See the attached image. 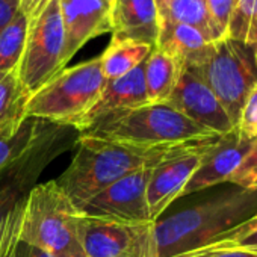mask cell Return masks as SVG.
I'll return each mask as SVG.
<instances>
[{"label": "cell", "mask_w": 257, "mask_h": 257, "mask_svg": "<svg viewBox=\"0 0 257 257\" xmlns=\"http://www.w3.org/2000/svg\"><path fill=\"white\" fill-rule=\"evenodd\" d=\"M100 58L64 68L28 101V118L44 119L77 128L98 101L106 85Z\"/></svg>", "instance_id": "cell-6"}, {"label": "cell", "mask_w": 257, "mask_h": 257, "mask_svg": "<svg viewBox=\"0 0 257 257\" xmlns=\"http://www.w3.org/2000/svg\"><path fill=\"white\" fill-rule=\"evenodd\" d=\"M104 2H106V4H109V5H112V2H113V0H104Z\"/></svg>", "instance_id": "cell-35"}, {"label": "cell", "mask_w": 257, "mask_h": 257, "mask_svg": "<svg viewBox=\"0 0 257 257\" xmlns=\"http://www.w3.org/2000/svg\"><path fill=\"white\" fill-rule=\"evenodd\" d=\"M79 210L56 180L37 185L26 201L20 242L53 257H86L77 231Z\"/></svg>", "instance_id": "cell-3"}, {"label": "cell", "mask_w": 257, "mask_h": 257, "mask_svg": "<svg viewBox=\"0 0 257 257\" xmlns=\"http://www.w3.org/2000/svg\"><path fill=\"white\" fill-rule=\"evenodd\" d=\"M65 32V62L91 40L110 34V5L104 0H58Z\"/></svg>", "instance_id": "cell-14"}, {"label": "cell", "mask_w": 257, "mask_h": 257, "mask_svg": "<svg viewBox=\"0 0 257 257\" xmlns=\"http://www.w3.org/2000/svg\"><path fill=\"white\" fill-rule=\"evenodd\" d=\"M113 40L137 41L156 47L159 13L156 0H113L110 5Z\"/></svg>", "instance_id": "cell-16"}, {"label": "cell", "mask_w": 257, "mask_h": 257, "mask_svg": "<svg viewBox=\"0 0 257 257\" xmlns=\"http://www.w3.org/2000/svg\"><path fill=\"white\" fill-rule=\"evenodd\" d=\"M216 137L179 144L153 168L147 186V203L153 222L173 201L180 198L182 191L198 170L207 147Z\"/></svg>", "instance_id": "cell-10"}, {"label": "cell", "mask_w": 257, "mask_h": 257, "mask_svg": "<svg viewBox=\"0 0 257 257\" xmlns=\"http://www.w3.org/2000/svg\"><path fill=\"white\" fill-rule=\"evenodd\" d=\"M233 2L234 0H206L210 20L222 38L227 37V28L233 10Z\"/></svg>", "instance_id": "cell-28"}, {"label": "cell", "mask_w": 257, "mask_h": 257, "mask_svg": "<svg viewBox=\"0 0 257 257\" xmlns=\"http://www.w3.org/2000/svg\"><path fill=\"white\" fill-rule=\"evenodd\" d=\"M82 135L143 147L177 146L216 137L167 103H149L119 113Z\"/></svg>", "instance_id": "cell-4"}, {"label": "cell", "mask_w": 257, "mask_h": 257, "mask_svg": "<svg viewBox=\"0 0 257 257\" xmlns=\"http://www.w3.org/2000/svg\"><path fill=\"white\" fill-rule=\"evenodd\" d=\"M77 231L86 257H159L155 222L131 224L79 213Z\"/></svg>", "instance_id": "cell-9"}, {"label": "cell", "mask_w": 257, "mask_h": 257, "mask_svg": "<svg viewBox=\"0 0 257 257\" xmlns=\"http://www.w3.org/2000/svg\"><path fill=\"white\" fill-rule=\"evenodd\" d=\"M146 104H149V98L146 91L144 64H143L137 67L134 71L127 73L118 79L107 80L98 101L83 116L76 131L77 134L88 132L100 122L112 116L134 110Z\"/></svg>", "instance_id": "cell-15"}, {"label": "cell", "mask_w": 257, "mask_h": 257, "mask_svg": "<svg viewBox=\"0 0 257 257\" xmlns=\"http://www.w3.org/2000/svg\"><path fill=\"white\" fill-rule=\"evenodd\" d=\"M174 147H143L79 134L71 162L56 183L80 210L89 198L124 176L161 162Z\"/></svg>", "instance_id": "cell-1"}, {"label": "cell", "mask_w": 257, "mask_h": 257, "mask_svg": "<svg viewBox=\"0 0 257 257\" xmlns=\"http://www.w3.org/2000/svg\"><path fill=\"white\" fill-rule=\"evenodd\" d=\"M227 37L240 43L257 44V0H234Z\"/></svg>", "instance_id": "cell-23"}, {"label": "cell", "mask_w": 257, "mask_h": 257, "mask_svg": "<svg viewBox=\"0 0 257 257\" xmlns=\"http://www.w3.org/2000/svg\"><path fill=\"white\" fill-rule=\"evenodd\" d=\"M20 0H0V32L14 19L19 11Z\"/></svg>", "instance_id": "cell-31"}, {"label": "cell", "mask_w": 257, "mask_h": 257, "mask_svg": "<svg viewBox=\"0 0 257 257\" xmlns=\"http://www.w3.org/2000/svg\"><path fill=\"white\" fill-rule=\"evenodd\" d=\"M29 98L17 71H0V138L13 137L28 119Z\"/></svg>", "instance_id": "cell-18"}, {"label": "cell", "mask_w": 257, "mask_h": 257, "mask_svg": "<svg viewBox=\"0 0 257 257\" xmlns=\"http://www.w3.org/2000/svg\"><path fill=\"white\" fill-rule=\"evenodd\" d=\"M167 2V0H156V5L159 7V5H162V4H165Z\"/></svg>", "instance_id": "cell-34"}, {"label": "cell", "mask_w": 257, "mask_h": 257, "mask_svg": "<svg viewBox=\"0 0 257 257\" xmlns=\"http://www.w3.org/2000/svg\"><path fill=\"white\" fill-rule=\"evenodd\" d=\"M155 47L137 41L113 40L110 38L109 46L98 56L100 67L106 80L118 79L127 73L134 71L143 65Z\"/></svg>", "instance_id": "cell-20"}, {"label": "cell", "mask_w": 257, "mask_h": 257, "mask_svg": "<svg viewBox=\"0 0 257 257\" xmlns=\"http://www.w3.org/2000/svg\"><path fill=\"white\" fill-rule=\"evenodd\" d=\"M29 32V22L19 10L0 32V71H17Z\"/></svg>", "instance_id": "cell-22"}, {"label": "cell", "mask_w": 257, "mask_h": 257, "mask_svg": "<svg viewBox=\"0 0 257 257\" xmlns=\"http://www.w3.org/2000/svg\"><path fill=\"white\" fill-rule=\"evenodd\" d=\"M65 65V32L59 2L52 0L41 16L29 25L17 74L25 89L32 95Z\"/></svg>", "instance_id": "cell-8"}, {"label": "cell", "mask_w": 257, "mask_h": 257, "mask_svg": "<svg viewBox=\"0 0 257 257\" xmlns=\"http://www.w3.org/2000/svg\"><path fill=\"white\" fill-rule=\"evenodd\" d=\"M77 131L40 119L37 134L26 150L0 173V234L7 219L23 210L43 171L62 153L76 146Z\"/></svg>", "instance_id": "cell-5"}, {"label": "cell", "mask_w": 257, "mask_h": 257, "mask_svg": "<svg viewBox=\"0 0 257 257\" xmlns=\"http://www.w3.org/2000/svg\"><path fill=\"white\" fill-rule=\"evenodd\" d=\"M183 67L170 55L153 49L144 62V80L149 103H165L173 94Z\"/></svg>", "instance_id": "cell-19"}, {"label": "cell", "mask_w": 257, "mask_h": 257, "mask_svg": "<svg viewBox=\"0 0 257 257\" xmlns=\"http://www.w3.org/2000/svg\"><path fill=\"white\" fill-rule=\"evenodd\" d=\"M17 257H53V255L46 252L44 249H40L37 246L20 242L19 248H17Z\"/></svg>", "instance_id": "cell-32"}, {"label": "cell", "mask_w": 257, "mask_h": 257, "mask_svg": "<svg viewBox=\"0 0 257 257\" xmlns=\"http://www.w3.org/2000/svg\"><path fill=\"white\" fill-rule=\"evenodd\" d=\"M257 213V191L233 189L155 222L159 257H174L216 240Z\"/></svg>", "instance_id": "cell-2"}, {"label": "cell", "mask_w": 257, "mask_h": 257, "mask_svg": "<svg viewBox=\"0 0 257 257\" xmlns=\"http://www.w3.org/2000/svg\"><path fill=\"white\" fill-rule=\"evenodd\" d=\"M213 44L194 28L159 19L155 49L174 58L182 67H200L209 58Z\"/></svg>", "instance_id": "cell-17"}, {"label": "cell", "mask_w": 257, "mask_h": 257, "mask_svg": "<svg viewBox=\"0 0 257 257\" xmlns=\"http://www.w3.org/2000/svg\"><path fill=\"white\" fill-rule=\"evenodd\" d=\"M228 183H233L239 189L257 191V140L254 141L252 149L245 156L237 170L228 177Z\"/></svg>", "instance_id": "cell-25"}, {"label": "cell", "mask_w": 257, "mask_h": 257, "mask_svg": "<svg viewBox=\"0 0 257 257\" xmlns=\"http://www.w3.org/2000/svg\"><path fill=\"white\" fill-rule=\"evenodd\" d=\"M174 257H257L255 251H245V249H227V248H212V246H201Z\"/></svg>", "instance_id": "cell-29"}, {"label": "cell", "mask_w": 257, "mask_h": 257, "mask_svg": "<svg viewBox=\"0 0 257 257\" xmlns=\"http://www.w3.org/2000/svg\"><path fill=\"white\" fill-rule=\"evenodd\" d=\"M158 13L162 20L197 29L210 43L222 40L210 20L206 0H167L165 4L158 7Z\"/></svg>", "instance_id": "cell-21"}, {"label": "cell", "mask_w": 257, "mask_h": 257, "mask_svg": "<svg viewBox=\"0 0 257 257\" xmlns=\"http://www.w3.org/2000/svg\"><path fill=\"white\" fill-rule=\"evenodd\" d=\"M236 128L243 135L257 140V83L243 103Z\"/></svg>", "instance_id": "cell-27"}, {"label": "cell", "mask_w": 257, "mask_h": 257, "mask_svg": "<svg viewBox=\"0 0 257 257\" xmlns=\"http://www.w3.org/2000/svg\"><path fill=\"white\" fill-rule=\"evenodd\" d=\"M257 227V213H254L249 219H246L245 222H242V224H239L237 227H234L231 231H228V233H245V231H249V230H252V228H255Z\"/></svg>", "instance_id": "cell-33"}, {"label": "cell", "mask_w": 257, "mask_h": 257, "mask_svg": "<svg viewBox=\"0 0 257 257\" xmlns=\"http://www.w3.org/2000/svg\"><path fill=\"white\" fill-rule=\"evenodd\" d=\"M158 164L143 167L116 180L115 183L89 198L80 207L79 213L89 218L118 222H153L147 203V186L152 171Z\"/></svg>", "instance_id": "cell-11"}, {"label": "cell", "mask_w": 257, "mask_h": 257, "mask_svg": "<svg viewBox=\"0 0 257 257\" xmlns=\"http://www.w3.org/2000/svg\"><path fill=\"white\" fill-rule=\"evenodd\" d=\"M40 119L28 118L19 131L10 138H0V173L16 161L34 140Z\"/></svg>", "instance_id": "cell-24"}, {"label": "cell", "mask_w": 257, "mask_h": 257, "mask_svg": "<svg viewBox=\"0 0 257 257\" xmlns=\"http://www.w3.org/2000/svg\"><path fill=\"white\" fill-rule=\"evenodd\" d=\"M254 141V138L243 135L237 128L228 134L218 135L207 147L198 170L191 177L180 197L227 182L249 153Z\"/></svg>", "instance_id": "cell-13"}, {"label": "cell", "mask_w": 257, "mask_h": 257, "mask_svg": "<svg viewBox=\"0 0 257 257\" xmlns=\"http://www.w3.org/2000/svg\"><path fill=\"white\" fill-rule=\"evenodd\" d=\"M204 246L227 248V249H245V251L257 252V227L249 231H245V233H227Z\"/></svg>", "instance_id": "cell-26"}, {"label": "cell", "mask_w": 257, "mask_h": 257, "mask_svg": "<svg viewBox=\"0 0 257 257\" xmlns=\"http://www.w3.org/2000/svg\"><path fill=\"white\" fill-rule=\"evenodd\" d=\"M194 68L219 100L236 127L243 103L257 83V44L228 37L216 41L209 58Z\"/></svg>", "instance_id": "cell-7"}, {"label": "cell", "mask_w": 257, "mask_h": 257, "mask_svg": "<svg viewBox=\"0 0 257 257\" xmlns=\"http://www.w3.org/2000/svg\"><path fill=\"white\" fill-rule=\"evenodd\" d=\"M50 2L52 0H20L19 10L28 19L29 25H32L41 16V13L47 8Z\"/></svg>", "instance_id": "cell-30"}, {"label": "cell", "mask_w": 257, "mask_h": 257, "mask_svg": "<svg viewBox=\"0 0 257 257\" xmlns=\"http://www.w3.org/2000/svg\"><path fill=\"white\" fill-rule=\"evenodd\" d=\"M165 103L212 134L224 135L236 128L216 95L191 67H183L179 82Z\"/></svg>", "instance_id": "cell-12"}]
</instances>
